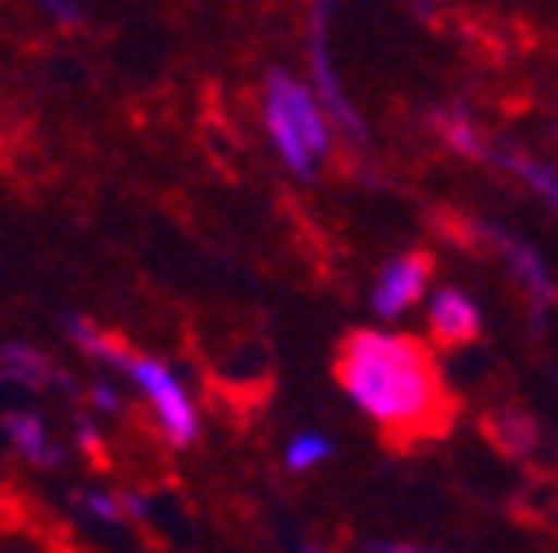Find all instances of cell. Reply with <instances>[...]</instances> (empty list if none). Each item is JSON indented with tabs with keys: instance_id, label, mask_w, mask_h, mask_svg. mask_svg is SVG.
<instances>
[{
	"instance_id": "cell-1",
	"label": "cell",
	"mask_w": 558,
	"mask_h": 553,
	"mask_svg": "<svg viewBox=\"0 0 558 553\" xmlns=\"http://www.w3.org/2000/svg\"><path fill=\"white\" fill-rule=\"evenodd\" d=\"M337 377L364 417L390 434H426L448 417L444 377L416 336L386 328L351 332L341 341Z\"/></svg>"
},
{
	"instance_id": "cell-2",
	"label": "cell",
	"mask_w": 558,
	"mask_h": 553,
	"mask_svg": "<svg viewBox=\"0 0 558 553\" xmlns=\"http://www.w3.org/2000/svg\"><path fill=\"white\" fill-rule=\"evenodd\" d=\"M262 120H266V133L270 143L279 151V160H284L298 177H311L315 164L328 156V137H332V120L328 111L319 107V98L284 76V72H270L266 76V89H262Z\"/></svg>"
},
{
	"instance_id": "cell-3",
	"label": "cell",
	"mask_w": 558,
	"mask_h": 553,
	"mask_svg": "<svg viewBox=\"0 0 558 553\" xmlns=\"http://www.w3.org/2000/svg\"><path fill=\"white\" fill-rule=\"evenodd\" d=\"M120 368L133 377V385L143 390V398L151 403L165 439H169L173 447L191 443L195 430H199V411H195V398H191V390L182 385V377H178L173 368H165L160 359H147V355H124Z\"/></svg>"
},
{
	"instance_id": "cell-4",
	"label": "cell",
	"mask_w": 558,
	"mask_h": 553,
	"mask_svg": "<svg viewBox=\"0 0 558 553\" xmlns=\"http://www.w3.org/2000/svg\"><path fill=\"white\" fill-rule=\"evenodd\" d=\"M430 257L426 253H399L377 270V284H373V310L381 319H399L408 315L416 302L426 297L430 288Z\"/></svg>"
},
{
	"instance_id": "cell-5",
	"label": "cell",
	"mask_w": 558,
	"mask_h": 553,
	"mask_svg": "<svg viewBox=\"0 0 558 553\" xmlns=\"http://www.w3.org/2000/svg\"><path fill=\"white\" fill-rule=\"evenodd\" d=\"M426 315H430V332L444 345H465L478 336V306L461 288H435Z\"/></svg>"
},
{
	"instance_id": "cell-6",
	"label": "cell",
	"mask_w": 558,
	"mask_h": 553,
	"mask_svg": "<svg viewBox=\"0 0 558 553\" xmlns=\"http://www.w3.org/2000/svg\"><path fill=\"white\" fill-rule=\"evenodd\" d=\"M328 456H332V439H328V434H315V430L293 434L289 447H284V465H289L293 474H306V469L324 465Z\"/></svg>"
},
{
	"instance_id": "cell-7",
	"label": "cell",
	"mask_w": 558,
	"mask_h": 553,
	"mask_svg": "<svg viewBox=\"0 0 558 553\" xmlns=\"http://www.w3.org/2000/svg\"><path fill=\"white\" fill-rule=\"evenodd\" d=\"M10 439L19 443L23 456H32V460H53V447H49V439H45V430H40L36 417H23V411H14V417H10Z\"/></svg>"
},
{
	"instance_id": "cell-8",
	"label": "cell",
	"mask_w": 558,
	"mask_h": 553,
	"mask_svg": "<svg viewBox=\"0 0 558 553\" xmlns=\"http://www.w3.org/2000/svg\"><path fill=\"white\" fill-rule=\"evenodd\" d=\"M66 328H72V336H76V345H81L85 355H94V359H111V364H124V351H120V345H116L102 328H94L89 319H72Z\"/></svg>"
},
{
	"instance_id": "cell-9",
	"label": "cell",
	"mask_w": 558,
	"mask_h": 553,
	"mask_svg": "<svg viewBox=\"0 0 558 553\" xmlns=\"http://www.w3.org/2000/svg\"><path fill=\"white\" fill-rule=\"evenodd\" d=\"M36 5H40L49 19H58V23H76V19H81L76 0H36Z\"/></svg>"
}]
</instances>
